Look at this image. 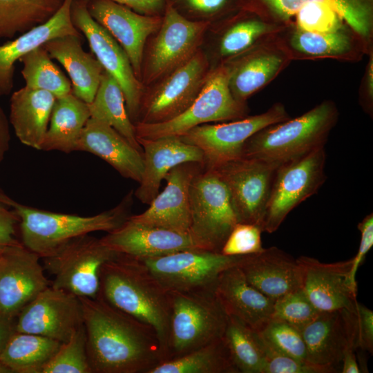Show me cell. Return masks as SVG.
Returning a JSON list of instances; mask_svg holds the SVG:
<instances>
[{"mask_svg":"<svg viewBox=\"0 0 373 373\" xmlns=\"http://www.w3.org/2000/svg\"><path fill=\"white\" fill-rule=\"evenodd\" d=\"M41 258L21 242L0 253V314L17 317L40 292L51 285Z\"/></svg>","mask_w":373,"mask_h":373,"instance_id":"d6986e66","label":"cell"},{"mask_svg":"<svg viewBox=\"0 0 373 373\" xmlns=\"http://www.w3.org/2000/svg\"><path fill=\"white\" fill-rule=\"evenodd\" d=\"M43 47L68 73L73 94L87 104L91 103L104 70L94 55L84 51L81 37L69 35L57 37Z\"/></svg>","mask_w":373,"mask_h":373,"instance_id":"1f68e13d","label":"cell"},{"mask_svg":"<svg viewBox=\"0 0 373 373\" xmlns=\"http://www.w3.org/2000/svg\"><path fill=\"white\" fill-rule=\"evenodd\" d=\"M170 295L171 316L165 361L180 357L223 336L229 316L215 288L172 291Z\"/></svg>","mask_w":373,"mask_h":373,"instance_id":"8992f818","label":"cell"},{"mask_svg":"<svg viewBox=\"0 0 373 373\" xmlns=\"http://www.w3.org/2000/svg\"><path fill=\"white\" fill-rule=\"evenodd\" d=\"M262 342L266 354L264 373H334L337 372L334 366L318 365L307 360L280 354L269 347L263 341Z\"/></svg>","mask_w":373,"mask_h":373,"instance_id":"bcb514c9","label":"cell"},{"mask_svg":"<svg viewBox=\"0 0 373 373\" xmlns=\"http://www.w3.org/2000/svg\"><path fill=\"white\" fill-rule=\"evenodd\" d=\"M189 235L197 248L220 253L238 222L227 189L216 172L201 170L190 186Z\"/></svg>","mask_w":373,"mask_h":373,"instance_id":"9c48e42d","label":"cell"},{"mask_svg":"<svg viewBox=\"0 0 373 373\" xmlns=\"http://www.w3.org/2000/svg\"><path fill=\"white\" fill-rule=\"evenodd\" d=\"M16 318L0 314V355L15 332Z\"/></svg>","mask_w":373,"mask_h":373,"instance_id":"db71d44e","label":"cell"},{"mask_svg":"<svg viewBox=\"0 0 373 373\" xmlns=\"http://www.w3.org/2000/svg\"><path fill=\"white\" fill-rule=\"evenodd\" d=\"M188 20L209 26L242 8L241 0H166Z\"/></svg>","mask_w":373,"mask_h":373,"instance_id":"b9f144b4","label":"cell"},{"mask_svg":"<svg viewBox=\"0 0 373 373\" xmlns=\"http://www.w3.org/2000/svg\"><path fill=\"white\" fill-rule=\"evenodd\" d=\"M276 168L261 160L241 157L211 169L227 189L238 222L256 224L262 229Z\"/></svg>","mask_w":373,"mask_h":373,"instance_id":"2e32d148","label":"cell"},{"mask_svg":"<svg viewBox=\"0 0 373 373\" xmlns=\"http://www.w3.org/2000/svg\"><path fill=\"white\" fill-rule=\"evenodd\" d=\"M41 373H93L87 355L84 323L66 342L61 343Z\"/></svg>","mask_w":373,"mask_h":373,"instance_id":"60d3db41","label":"cell"},{"mask_svg":"<svg viewBox=\"0 0 373 373\" xmlns=\"http://www.w3.org/2000/svg\"><path fill=\"white\" fill-rule=\"evenodd\" d=\"M356 349L373 352V312L358 302L356 305Z\"/></svg>","mask_w":373,"mask_h":373,"instance_id":"c3c4849f","label":"cell"},{"mask_svg":"<svg viewBox=\"0 0 373 373\" xmlns=\"http://www.w3.org/2000/svg\"><path fill=\"white\" fill-rule=\"evenodd\" d=\"M83 323L79 297L50 285L20 311L15 332L37 334L62 343Z\"/></svg>","mask_w":373,"mask_h":373,"instance_id":"e0dca14e","label":"cell"},{"mask_svg":"<svg viewBox=\"0 0 373 373\" xmlns=\"http://www.w3.org/2000/svg\"><path fill=\"white\" fill-rule=\"evenodd\" d=\"M119 254L89 234L68 242L50 256L42 258L44 269L54 276L51 286L78 297L96 298L99 294V271Z\"/></svg>","mask_w":373,"mask_h":373,"instance_id":"30bf717a","label":"cell"},{"mask_svg":"<svg viewBox=\"0 0 373 373\" xmlns=\"http://www.w3.org/2000/svg\"><path fill=\"white\" fill-rule=\"evenodd\" d=\"M61 343L46 336L15 332L0 355L10 372L41 373Z\"/></svg>","mask_w":373,"mask_h":373,"instance_id":"e575fe53","label":"cell"},{"mask_svg":"<svg viewBox=\"0 0 373 373\" xmlns=\"http://www.w3.org/2000/svg\"><path fill=\"white\" fill-rule=\"evenodd\" d=\"M204 165L185 162L171 169L165 176L166 186L144 212L130 216L135 223L189 233L191 226L190 186Z\"/></svg>","mask_w":373,"mask_h":373,"instance_id":"44dd1931","label":"cell"},{"mask_svg":"<svg viewBox=\"0 0 373 373\" xmlns=\"http://www.w3.org/2000/svg\"><path fill=\"white\" fill-rule=\"evenodd\" d=\"M326 157L323 146L276 169L262 232L276 231L295 207L318 191L326 180Z\"/></svg>","mask_w":373,"mask_h":373,"instance_id":"7c38bea8","label":"cell"},{"mask_svg":"<svg viewBox=\"0 0 373 373\" xmlns=\"http://www.w3.org/2000/svg\"><path fill=\"white\" fill-rule=\"evenodd\" d=\"M88 104L90 117L110 125L135 149L143 153L137 140L135 125L127 113L122 90L115 78L105 70L93 100Z\"/></svg>","mask_w":373,"mask_h":373,"instance_id":"d590c367","label":"cell"},{"mask_svg":"<svg viewBox=\"0 0 373 373\" xmlns=\"http://www.w3.org/2000/svg\"><path fill=\"white\" fill-rule=\"evenodd\" d=\"M248 113L247 103L236 100L232 95L227 70L221 66L211 70L198 96L180 115L164 122H137L134 125L137 137H180L197 126L241 119L248 116Z\"/></svg>","mask_w":373,"mask_h":373,"instance_id":"52a82bcc","label":"cell"},{"mask_svg":"<svg viewBox=\"0 0 373 373\" xmlns=\"http://www.w3.org/2000/svg\"><path fill=\"white\" fill-rule=\"evenodd\" d=\"M209 26L186 19L166 3L159 28L144 47L140 75L144 87L189 60L201 48Z\"/></svg>","mask_w":373,"mask_h":373,"instance_id":"ba28073f","label":"cell"},{"mask_svg":"<svg viewBox=\"0 0 373 373\" xmlns=\"http://www.w3.org/2000/svg\"><path fill=\"white\" fill-rule=\"evenodd\" d=\"M289 118L285 106L277 102L262 113L219 124L199 125L180 137L202 151L204 169H213L241 157L245 142L255 133Z\"/></svg>","mask_w":373,"mask_h":373,"instance_id":"4fadbf2b","label":"cell"},{"mask_svg":"<svg viewBox=\"0 0 373 373\" xmlns=\"http://www.w3.org/2000/svg\"><path fill=\"white\" fill-rule=\"evenodd\" d=\"M368 61L358 89V103L370 117L373 115V49L368 53Z\"/></svg>","mask_w":373,"mask_h":373,"instance_id":"f907efd6","label":"cell"},{"mask_svg":"<svg viewBox=\"0 0 373 373\" xmlns=\"http://www.w3.org/2000/svg\"><path fill=\"white\" fill-rule=\"evenodd\" d=\"M79 298L93 373H149L164 361L152 327L100 296Z\"/></svg>","mask_w":373,"mask_h":373,"instance_id":"6da1fadb","label":"cell"},{"mask_svg":"<svg viewBox=\"0 0 373 373\" xmlns=\"http://www.w3.org/2000/svg\"><path fill=\"white\" fill-rule=\"evenodd\" d=\"M339 113L325 100L303 115L259 130L245 142L242 156L278 166L325 146Z\"/></svg>","mask_w":373,"mask_h":373,"instance_id":"5b68a950","label":"cell"},{"mask_svg":"<svg viewBox=\"0 0 373 373\" xmlns=\"http://www.w3.org/2000/svg\"><path fill=\"white\" fill-rule=\"evenodd\" d=\"M19 61L23 65L21 75L25 86L50 92L56 98L72 93L71 82L53 63L43 46L22 57Z\"/></svg>","mask_w":373,"mask_h":373,"instance_id":"ab89813d","label":"cell"},{"mask_svg":"<svg viewBox=\"0 0 373 373\" xmlns=\"http://www.w3.org/2000/svg\"><path fill=\"white\" fill-rule=\"evenodd\" d=\"M211 71L200 48L186 62L145 88L137 122L160 123L180 115L198 96Z\"/></svg>","mask_w":373,"mask_h":373,"instance_id":"8fae6325","label":"cell"},{"mask_svg":"<svg viewBox=\"0 0 373 373\" xmlns=\"http://www.w3.org/2000/svg\"><path fill=\"white\" fill-rule=\"evenodd\" d=\"M88 1V0H84ZM125 6L135 12L150 16H162L166 6V0H111Z\"/></svg>","mask_w":373,"mask_h":373,"instance_id":"816d5d0a","label":"cell"},{"mask_svg":"<svg viewBox=\"0 0 373 373\" xmlns=\"http://www.w3.org/2000/svg\"><path fill=\"white\" fill-rule=\"evenodd\" d=\"M265 343L274 351L292 358L306 360L305 343L298 329L284 322L270 320L259 332Z\"/></svg>","mask_w":373,"mask_h":373,"instance_id":"7bdbcfd3","label":"cell"},{"mask_svg":"<svg viewBox=\"0 0 373 373\" xmlns=\"http://www.w3.org/2000/svg\"><path fill=\"white\" fill-rule=\"evenodd\" d=\"M222 338L239 373H264L266 354L258 332L229 316Z\"/></svg>","mask_w":373,"mask_h":373,"instance_id":"74e56055","label":"cell"},{"mask_svg":"<svg viewBox=\"0 0 373 373\" xmlns=\"http://www.w3.org/2000/svg\"><path fill=\"white\" fill-rule=\"evenodd\" d=\"M86 4L90 16L124 50L135 75L140 81L146 43L159 28L162 16L142 15L111 0H88Z\"/></svg>","mask_w":373,"mask_h":373,"instance_id":"7402d4cb","label":"cell"},{"mask_svg":"<svg viewBox=\"0 0 373 373\" xmlns=\"http://www.w3.org/2000/svg\"><path fill=\"white\" fill-rule=\"evenodd\" d=\"M10 372V371L3 365L0 364V373Z\"/></svg>","mask_w":373,"mask_h":373,"instance_id":"9f6ffc18","label":"cell"},{"mask_svg":"<svg viewBox=\"0 0 373 373\" xmlns=\"http://www.w3.org/2000/svg\"><path fill=\"white\" fill-rule=\"evenodd\" d=\"M261 228L256 224L237 222L233 227L220 253L225 256H247L258 254L262 245Z\"/></svg>","mask_w":373,"mask_h":373,"instance_id":"f6af8a7d","label":"cell"},{"mask_svg":"<svg viewBox=\"0 0 373 373\" xmlns=\"http://www.w3.org/2000/svg\"><path fill=\"white\" fill-rule=\"evenodd\" d=\"M282 29L256 13L241 8L209 26L201 49L212 70L225 65Z\"/></svg>","mask_w":373,"mask_h":373,"instance_id":"ac0fdd59","label":"cell"},{"mask_svg":"<svg viewBox=\"0 0 373 373\" xmlns=\"http://www.w3.org/2000/svg\"><path fill=\"white\" fill-rule=\"evenodd\" d=\"M245 257L192 249L138 259L168 291H189L215 288L221 273L238 266Z\"/></svg>","mask_w":373,"mask_h":373,"instance_id":"5bb4252c","label":"cell"},{"mask_svg":"<svg viewBox=\"0 0 373 373\" xmlns=\"http://www.w3.org/2000/svg\"><path fill=\"white\" fill-rule=\"evenodd\" d=\"M291 61L276 34L224 65L233 97L243 103L272 82Z\"/></svg>","mask_w":373,"mask_h":373,"instance_id":"ffe728a7","label":"cell"},{"mask_svg":"<svg viewBox=\"0 0 373 373\" xmlns=\"http://www.w3.org/2000/svg\"><path fill=\"white\" fill-rule=\"evenodd\" d=\"M100 296L155 332L164 361L169 339L170 291L138 258L119 254L99 271Z\"/></svg>","mask_w":373,"mask_h":373,"instance_id":"7a4b0ae2","label":"cell"},{"mask_svg":"<svg viewBox=\"0 0 373 373\" xmlns=\"http://www.w3.org/2000/svg\"><path fill=\"white\" fill-rule=\"evenodd\" d=\"M215 292L229 316L238 318L256 332L271 320L274 301L249 284L238 266L221 273Z\"/></svg>","mask_w":373,"mask_h":373,"instance_id":"4dcf8cb0","label":"cell"},{"mask_svg":"<svg viewBox=\"0 0 373 373\" xmlns=\"http://www.w3.org/2000/svg\"><path fill=\"white\" fill-rule=\"evenodd\" d=\"M149 373H239L223 338L162 362Z\"/></svg>","mask_w":373,"mask_h":373,"instance_id":"8d00e7d4","label":"cell"},{"mask_svg":"<svg viewBox=\"0 0 373 373\" xmlns=\"http://www.w3.org/2000/svg\"><path fill=\"white\" fill-rule=\"evenodd\" d=\"M318 313L300 288L274 300L271 320L286 323L301 330Z\"/></svg>","mask_w":373,"mask_h":373,"instance_id":"ee69618b","label":"cell"},{"mask_svg":"<svg viewBox=\"0 0 373 373\" xmlns=\"http://www.w3.org/2000/svg\"><path fill=\"white\" fill-rule=\"evenodd\" d=\"M308 361L334 366L341 363L347 348L356 350V311L319 312L301 330Z\"/></svg>","mask_w":373,"mask_h":373,"instance_id":"cb8c5ba5","label":"cell"},{"mask_svg":"<svg viewBox=\"0 0 373 373\" xmlns=\"http://www.w3.org/2000/svg\"><path fill=\"white\" fill-rule=\"evenodd\" d=\"M90 117L88 104L73 93L56 98L41 150L75 151L77 142Z\"/></svg>","mask_w":373,"mask_h":373,"instance_id":"836d02e7","label":"cell"},{"mask_svg":"<svg viewBox=\"0 0 373 373\" xmlns=\"http://www.w3.org/2000/svg\"><path fill=\"white\" fill-rule=\"evenodd\" d=\"M55 100L50 92L25 86L12 94L9 122L22 144L41 150Z\"/></svg>","mask_w":373,"mask_h":373,"instance_id":"d6a6232c","label":"cell"},{"mask_svg":"<svg viewBox=\"0 0 373 373\" xmlns=\"http://www.w3.org/2000/svg\"><path fill=\"white\" fill-rule=\"evenodd\" d=\"M132 191L114 208L91 216L44 211L20 204L0 191V202L19 218L21 243L41 258L50 256L79 236L94 231H111L130 216Z\"/></svg>","mask_w":373,"mask_h":373,"instance_id":"277c9868","label":"cell"},{"mask_svg":"<svg viewBox=\"0 0 373 373\" xmlns=\"http://www.w3.org/2000/svg\"><path fill=\"white\" fill-rule=\"evenodd\" d=\"M73 1L64 0L48 21L0 45V96L11 92L15 66L22 57L51 39L69 35L81 37L71 19Z\"/></svg>","mask_w":373,"mask_h":373,"instance_id":"f1b7e54d","label":"cell"},{"mask_svg":"<svg viewBox=\"0 0 373 373\" xmlns=\"http://www.w3.org/2000/svg\"><path fill=\"white\" fill-rule=\"evenodd\" d=\"M64 0H0V39L13 38L48 21Z\"/></svg>","mask_w":373,"mask_h":373,"instance_id":"f35d334b","label":"cell"},{"mask_svg":"<svg viewBox=\"0 0 373 373\" xmlns=\"http://www.w3.org/2000/svg\"><path fill=\"white\" fill-rule=\"evenodd\" d=\"M242 8L283 28L354 32L373 48V0H241Z\"/></svg>","mask_w":373,"mask_h":373,"instance_id":"3957f363","label":"cell"},{"mask_svg":"<svg viewBox=\"0 0 373 373\" xmlns=\"http://www.w3.org/2000/svg\"><path fill=\"white\" fill-rule=\"evenodd\" d=\"M276 37L291 61L330 59L358 62L373 49L354 32L319 34L283 28Z\"/></svg>","mask_w":373,"mask_h":373,"instance_id":"d4e9b609","label":"cell"},{"mask_svg":"<svg viewBox=\"0 0 373 373\" xmlns=\"http://www.w3.org/2000/svg\"><path fill=\"white\" fill-rule=\"evenodd\" d=\"M100 240L118 254L137 258H154L198 249L189 233L135 223L128 218Z\"/></svg>","mask_w":373,"mask_h":373,"instance_id":"4316f807","label":"cell"},{"mask_svg":"<svg viewBox=\"0 0 373 373\" xmlns=\"http://www.w3.org/2000/svg\"><path fill=\"white\" fill-rule=\"evenodd\" d=\"M137 140L143 149L144 167L135 195L143 204H149L159 193L162 180L173 167L185 162L204 165L202 151L180 137Z\"/></svg>","mask_w":373,"mask_h":373,"instance_id":"484cf974","label":"cell"},{"mask_svg":"<svg viewBox=\"0 0 373 373\" xmlns=\"http://www.w3.org/2000/svg\"><path fill=\"white\" fill-rule=\"evenodd\" d=\"M10 141V122L0 106V163L9 149Z\"/></svg>","mask_w":373,"mask_h":373,"instance_id":"f5cc1de1","label":"cell"},{"mask_svg":"<svg viewBox=\"0 0 373 373\" xmlns=\"http://www.w3.org/2000/svg\"><path fill=\"white\" fill-rule=\"evenodd\" d=\"M238 267L249 284L274 301L302 288L298 260L276 247L245 256Z\"/></svg>","mask_w":373,"mask_h":373,"instance_id":"83f0119b","label":"cell"},{"mask_svg":"<svg viewBox=\"0 0 373 373\" xmlns=\"http://www.w3.org/2000/svg\"><path fill=\"white\" fill-rule=\"evenodd\" d=\"M76 151L94 154L122 176L137 182L141 181L144 167L143 153L103 121L89 118L77 142Z\"/></svg>","mask_w":373,"mask_h":373,"instance_id":"f546056e","label":"cell"},{"mask_svg":"<svg viewBox=\"0 0 373 373\" xmlns=\"http://www.w3.org/2000/svg\"><path fill=\"white\" fill-rule=\"evenodd\" d=\"M358 229L361 232V242L356 256L352 258V267L350 278L352 285L357 288L356 276L358 269L363 263L365 256L373 245V214L367 215L358 224Z\"/></svg>","mask_w":373,"mask_h":373,"instance_id":"7dc6e473","label":"cell"},{"mask_svg":"<svg viewBox=\"0 0 373 373\" xmlns=\"http://www.w3.org/2000/svg\"><path fill=\"white\" fill-rule=\"evenodd\" d=\"M297 260L302 269V289L319 312L356 311L357 288L350 278L352 259L334 263L308 256Z\"/></svg>","mask_w":373,"mask_h":373,"instance_id":"603a6c76","label":"cell"},{"mask_svg":"<svg viewBox=\"0 0 373 373\" xmlns=\"http://www.w3.org/2000/svg\"><path fill=\"white\" fill-rule=\"evenodd\" d=\"M19 218L15 212L0 202V253L7 247L17 244L16 225Z\"/></svg>","mask_w":373,"mask_h":373,"instance_id":"681fc988","label":"cell"},{"mask_svg":"<svg viewBox=\"0 0 373 373\" xmlns=\"http://www.w3.org/2000/svg\"><path fill=\"white\" fill-rule=\"evenodd\" d=\"M87 1L73 0L71 19L74 26L86 38L93 55L119 84L129 117L133 124L137 121L145 88L135 75L129 58L111 34L89 14Z\"/></svg>","mask_w":373,"mask_h":373,"instance_id":"9a60e30c","label":"cell"},{"mask_svg":"<svg viewBox=\"0 0 373 373\" xmlns=\"http://www.w3.org/2000/svg\"><path fill=\"white\" fill-rule=\"evenodd\" d=\"M354 348H347L343 356L341 363L343 373H360L361 370L356 360Z\"/></svg>","mask_w":373,"mask_h":373,"instance_id":"11a10c76","label":"cell"}]
</instances>
